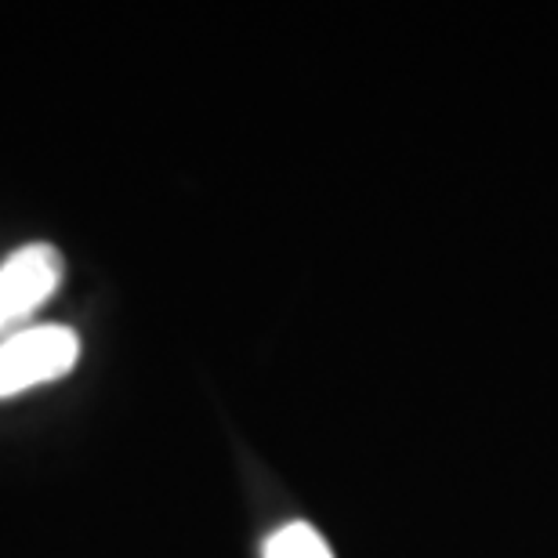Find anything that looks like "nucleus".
Instances as JSON below:
<instances>
[{"label":"nucleus","mask_w":558,"mask_h":558,"mask_svg":"<svg viewBox=\"0 0 558 558\" xmlns=\"http://www.w3.org/2000/svg\"><path fill=\"white\" fill-rule=\"evenodd\" d=\"M81 341L70 327H29L0 341V399L70 374Z\"/></svg>","instance_id":"obj_1"},{"label":"nucleus","mask_w":558,"mask_h":558,"mask_svg":"<svg viewBox=\"0 0 558 558\" xmlns=\"http://www.w3.org/2000/svg\"><path fill=\"white\" fill-rule=\"evenodd\" d=\"M62 283V254L51 243L19 247L0 265V333L29 319Z\"/></svg>","instance_id":"obj_2"},{"label":"nucleus","mask_w":558,"mask_h":558,"mask_svg":"<svg viewBox=\"0 0 558 558\" xmlns=\"http://www.w3.org/2000/svg\"><path fill=\"white\" fill-rule=\"evenodd\" d=\"M262 558H333L330 544L308 522H287L265 541Z\"/></svg>","instance_id":"obj_3"}]
</instances>
